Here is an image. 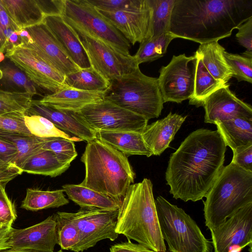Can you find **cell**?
<instances>
[{"label":"cell","instance_id":"30bf717a","mask_svg":"<svg viewBox=\"0 0 252 252\" xmlns=\"http://www.w3.org/2000/svg\"><path fill=\"white\" fill-rule=\"evenodd\" d=\"M66 213L79 233L78 243L71 250L74 252H82L101 240L108 239L113 241L118 237L116 230L118 210L86 208Z\"/></svg>","mask_w":252,"mask_h":252},{"label":"cell","instance_id":"7bdbcfd3","mask_svg":"<svg viewBox=\"0 0 252 252\" xmlns=\"http://www.w3.org/2000/svg\"><path fill=\"white\" fill-rule=\"evenodd\" d=\"M17 31L19 30L10 19L2 0H0V53L6 51L10 35Z\"/></svg>","mask_w":252,"mask_h":252},{"label":"cell","instance_id":"5bb4252c","mask_svg":"<svg viewBox=\"0 0 252 252\" xmlns=\"http://www.w3.org/2000/svg\"><path fill=\"white\" fill-rule=\"evenodd\" d=\"M16 32L21 38V43L34 50L43 60L64 76L80 69L43 22Z\"/></svg>","mask_w":252,"mask_h":252},{"label":"cell","instance_id":"44dd1931","mask_svg":"<svg viewBox=\"0 0 252 252\" xmlns=\"http://www.w3.org/2000/svg\"><path fill=\"white\" fill-rule=\"evenodd\" d=\"M187 117L170 112L164 118L145 126L141 134L153 155L159 156L169 147Z\"/></svg>","mask_w":252,"mask_h":252},{"label":"cell","instance_id":"db71d44e","mask_svg":"<svg viewBox=\"0 0 252 252\" xmlns=\"http://www.w3.org/2000/svg\"><path fill=\"white\" fill-rule=\"evenodd\" d=\"M63 252V250H59V251H57V252Z\"/></svg>","mask_w":252,"mask_h":252},{"label":"cell","instance_id":"bcb514c9","mask_svg":"<svg viewBox=\"0 0 252 252\" xmlns=\"http://www.w3.org/2000/svg\"><path fill=\"white\" fill-rule=\"evenodd\" d=\"M231 162L242 169L252 172V145L233 152Z\"/></svg>","mask_w":252,"mask_h":252},{"label":"cell","instance_id":"816d5d0a","mask_svg":"<svg viewBox=\"0 0 252 252\" xmlns=\"http://www.w3.org/2000/svg\"><path fill=\"white\" fill-rule=\"evenodd\" d=\"M0 252H38L35 251L30 250H14L11 249H5L0 250Z\"/></svg>","mask_w":252,"mask_h":252},{"label":"cell","instance_id":"7a4b0ae2","mask_svg":"<svg viewBox=\"0 0 252 252\" xmlns=\"http://www.w3.org/2000/svg\"><path fill=\"white\" fill-rule=\"evenodd\" d=\"M252 18V0H176L169 32L199 43L219 41Z\"/></svg>","mask_w":252,"mask_h":252},{"label":"cell","instance_id":"ab89813d","mask_svg":"<svg viewBox=\"0 0 252 252\" xmlns=\"http://www.w3.org/2000/svg\"><path fill=\"white\" fill-rule=\"evenodd\" d=\"M42 149L54 153L63 162L70 164L77 156L74 142L62 137H49Z\"/></svg>","mask_w":252,"mask_h":252},{"label":"cell","instance_id":"4316f807","mask_svg":"<svg viewBox=\"0 0 252 252\" xmlns=\"http://www.w3.org/2000/svg\"><path fill=\"white\" fill-rule=\"evenodd\" d=\"M69 199L81 208H97L106 210H118L120 207L113 199L78 185L65 184L62 186Z\"/></svg>","mask_w":252,"mask_h":252},{"label":"cell","instance_id":"11a10c76","mask_svg":"<svg viewBox=\"0 0 252 252\" xmlns=\"http://www.w3.org/2000/svg\"></svg>","mask_w":252,"mask_h":252},{"label":"cell","instance_id":"ee69618b","mask_svg":"<svg viewBox=\"0 0 252 252\" xmlns=\"http://www.w3.org/2000/svg\"><path fill=\"white\" fill-rule=\"evenodd\" d=\"M238 31L236 37L238 43L245 47L246 50L243 56L252 58V18L237 28Z\"/></svg>","mask_w":252,"mask_h":252},{"label":"cell","instance_id":"7402d4cb","mask_svg":"<svg viewBox=\"0 0 252 252\" xmlns=\"http://www.w3.org/2000/svg\"><path fill=\"white\" fill-rule=\"evenodd\" d=\"M104 97V92L85 91L68 86L36 101L57 110L76 113L88 105L103 100Z\"/></svg>","mask_w":252,"mask_h":252},{"label":"cell","instance_id":"d6a6232c","mask_svg":"<svg viewBox=\"0 0 252 252\" xmlns=\"http://www.w3.org/2000/svg\"><path fill=\"white\" fill-rule=\"evenodd\" d=\"M176 37L169 32L140 43L134 55L137 63L139 65L144 63L152 62L163 56L170 43Z\"/></svg>","mask_w":252,"mask_h":252},{"label":"cell","instance_id":"6da1fadb","mask_svg":"<svg viewBox=\"0 0 252 252\" xmlns=\"http://www.w3.org/2000/svg\"><path fill=\"white\" fill-rule=\"evenodd\" d=\"M226 148L218 130L190 133L170 155L165 172L173 197L185 202L205 197L223 167Z\"/></svg>","mask_w":252,"mask_h":252},{"label":"cell","instance_id":"2e32d148","mask_svg":"<svg viewBox=\"0 0 252 252\" xmlns=\"http://www.w3.org/2000/svg\"><path fill=\"white\" fill-rule=\"evenodd\" d=\"M215 252H240L248 246L252 252V203L211 231Z\"/></svg>","mask_w":252,"mask_h":252},{"label":"cell","instance_id":"f5cc1de1","mask_svg":"<svg viewBox=\"0 0 252 252\" xmlns=\"http://www.w3.org/2000/svg\"><path fill=\"white\" fill-rule=\"evenodd\" d=\"M9 227H7V226H3V225H0V231L3 230H4V229H7V228H8Z\"/></svg>","mask_w":252,"mask_h":252},{"label":"cell","instance_id":"ac0fdd59","mask_svg":"<svg viewBox=\"0 0 252 252\" xmlns=\"http://www.w3.org/2000/svg\"><path fill=\"white\" fill-rule=\"evenodd\" d=\"M228 84L219 88L204 100V122L215 124L217 121L237 115L252 117V108L232 92Z\"/></svg>","mask_w":252,"mask_h":252},{"label":"cell","instance_id":"9c48e42d","mask_svg":"<svg viewBox=\"0 0 252 252\" xmlns=\"http://www.w3.org/2000/svg\"><path fill=\"white\" fill-rule=\"evenodd\" d=\"M63 19L130 55V44L117 29L87 0H64Z\"/></svg>","mask_w":252,"mask_h":252},{"label":"cell","instance_id":"83f0119b","mask_svg":"<svg viewBox=\"0 0 252 252\" xmlns=\"http://www.w3.org/2000/svg\"><path fill=\"white\" fill-rule=\"evenodd\" d=\"M62 162L52 152L41 149L29 158L23 164V172L55 177L70 167Z\"/></svg>","mask_w":252,"mask_h":252},{"label":"cell","instance_id":"f6af8a7d","mask_svg":"<svg viewBox=\"0 0 252 252\" xmlns=\"http://www.w3.org/2000/svg\"><path fill=\"white\" fill-rule=\"evenodd\" d=\"M17 156L18 151L13 145L0 139V169L14 165Z\"/></svg>","mask_w":252,"mask_h":252},{"label":"cell","instance_id":"836d02e7","mask_svg":"<svg viewBox=\"0 0 252 252\" xmlns=\"http://www.w3.org/2000/svg\"><path fill=\"white\" fill-rule=\"evenodd\" d=\"M24 121L31 133L40 138L62 137L73 142L82 141L58 128L47 119L36 114H25Z\"/></svg>","mask_w":252,"mask_h":252},{"label":"cell","instance_id":"d6986e66","mask_svg":"<svg viewBox=\"0 0 252 252\" xmlns=\"http://www.w3.org/2000/svg\"><path fill=\"white\" fill-rule=\"evenodd\" d=\"M41 116L52 122L58 128L87 142L97 139L96 131L92 129L74 112L57 110L41 105L32 100L27 112Z\"/></svg>","mask_w":252,"mask_h":252},{"label":"cell","instance_id":"ba28073f","mask_svg":"<svg viewBox=\"0 0 252 252\" xmlns=\"http://www.w3.org/2000/svg\"><path fill=\"white\" fill-rule=\"evenodd\" d=\"M65 21L77 33L91 66L109 81L118 79L139 67L134 56L125 55L74 24Z\"/></svg>","mask_w":252,"mask_h":252},{"label":"cell","instance_id":"ffe728a7","mask_svg":"<svg viewBox=\"0 0 252 252\" xmlns=\"http://www.w3.org/2000/svg\"><path fill=\"white\" fill-rule=\"evenodd\" d=\"M43 23L79 68L84 69L91 66L77 33L61 15H47L45 17Z\"/></svg>","mask_w":252,"mask_h":252},{"label":"cell","instance_id":"74e56055","mask_svg":"<svg viewBox=\"0 0 252 252\" xmlns=\"http://www.w3.org/2000/svg\"><path fill=\"white\" fill-rule=\"evenodd\" d=\"M0 79L16 88V91L24 92L32 96L37 94L35 85L18 67L6 64L0 67Z\"/></svg>","mask_w":252,"mask_h":252},{"label":"cell","instance_id":"277c9868","mask_svg":"<svg viewBox=\"0 0 252 252\" xmlns=\"http://www.w3.org/2000/svg\"><path fill=\"white\" fill-rule=\"evenodd\" d=\"M81 161L85 175L79 185L109 196L120 206L135 176L127 156L97 138L87 142Z\"/></svg>","mask_w":252,"mask_h":252},{"label":"cell","instance_id":"e575fe53","mask_svg":"<svg viewBox=\"0 0 252 252\" xmlns=\"http://www.w3.org/2000/svg\"><path fill=\"white\" fill-rule=\"evenodd\" d=\"M176 0H148L153 9L152 37L169 32L172 11Z\"/></svg>","mask_w":252,"mask_h":252},{"label":"cell","instance_id":"f1b7e54d","mask_svg":"<svg viewBox=\"0 0 252 252\" xmlns=\"http://www.w3.org/2000/svg\"><path fill=\"white\" fill-rule=\"evenodd\" d=\"M0 139L15 147L18 156L15 165L22 169L29 158L42 149L48 138H40L0 129Z\"/></svg>","mask_w":252,"mask_h":252},{"label":"cell","instance_id":"603a6c76","mask_svg":"<svg viewBox=\"0 0 252 252\" xmlns=\"http://www.w3.org/2000/svg\"><path fill=\"white\" fill-rule=\"evenodd\" d=\"M215 125L226 146L233 152L252 145V117L237 115Z\"/></svg>","mask_w":252,"mask_h":252},{"label":"cell","instance_id":"8fae6325","mask_svg":"<svg viewBox=\"0 0 252 252\" xmlns=\"http://www.w3.org/2000/svg\"><path fill=\"white\" fill-rule=\"evenodd\" d=\"M196 57L185 54L173 55L159 70L158 84L163 103H180L190 99L194 89Z\"/></svg>","mask_w":252,"mask_h":252},{"label":"cell","instance_id":"f546056e","mask_svg":"<svg viewBox=\"0 0 252 252\" xmlns=\"http://www.w3.org/2000/svg\"><path fill=\"white\" fill-rule=\"evenodd\" d=\"M63 189L44 190L28 188L21 207L27 210H38L58 208L69 203L65 197Z\"/></svg>","mask_w":252,"mask_h":252},{"label":"cell","instance_id":"7c38bea8","mask_svg":"<svg viewBox=\"0 0 252 252\" xmlns=\"http://www.w3.org/2000/svg\"><path fill=\"white\" fill-rule=\"evenodd\" d=\"M76 113L96 131L141 132L148 122L146 118L106 100L88 105Z\"/></svg>","mask_w":252,"mask_h":252},{"label":"cell","instance_id":"681fc988","mask_svg":"<svg viewBox=\"0 0 252 252\" xmlns=\"http://www.w3.org/2000/svg\"><path fill=\"white\" fill-rule=\"evenodd\" d=\"M22 173V170L15 165L6 169H0V184L6 185L9 181Z\"/></svg>","mask_w":252,"mask_h":252},{"label":"cell","instance_id":"4dcf8cb0","mask_svg":"<svg viewBox=\"0 0 252 252\" xmlns=\"http://www.w3.org/2000/svg\"><path fill=\"white\" fill-rule=\"evenodd\" d=\"M196 57L194 89L189 104L196 107L202 106L205 99L212 93L226 85L215 79L204 66L202 59L195 52Z\"/></svg>","mask_w":252,"mask_h":252},{"label":"cell","instance_id":"cb8c5ba5","mask_svg":"<svg viewBox=\"0 0 252 252\" xmlns=\"http://www.w3.org/2000/svg\"><path fill=\"white\" fill-rule=\"evenodd\" d=\"M97 138L121 152L126 156L153 155L146 145L141 132L132 131H96Z\"/></svg>","mask_w":252,"mask_h":252},{"label":"cell","instance_id":"e0dca14e","mask_svg":"<svg viewBox=\"0 0 252 252\" xmlns=\"http://www.w3.org/2000/svg\"><path fill=\"white\" fill-rule=\"evenodd\" d=\"M7 244L9 249L14 250L53 252L57 244L54 214L27 228L15 229L11 227L9 230Z\"/></svg>","mask_w":252,"mask_h":252},{"label":"cell","instance_id":"c3c4849f","mask_svg":"<svg viewBox=\"0 0 252 252\" xmlns=\"http://www.w3.org/2000/svg\"><path fill=\"white\" fill-rule=\"evenodd\" d=\"M110 252H156L139 244L128 241L113 245Z\"/></svg>","mask_w":252,"mask_h":252},{"label":"cell","instance_id":"52a82bcc","mask_svg":"<svg viewBox=\"0 0 252 252\" xmlns=\"http://www.w3.org/2000/svg\"><path fill=\"white\" fill-rule=\"evenodd\" d=\"M155 203L161 235L170 252H212L211 242L183 209L161 196Z\"/></svg>","mask_w":252,"mask_h":252},{"label":"cell","instance_id":"484cf974","mask_svg":"<svg viewBox=\"0 0 252 252\" xmlns=\"http://www.w3.org/2000/svg\"><path fill=\"white\" fill-rule=\"evenodd\" d=\"M225 51L218 41L215 40L201 44L196 52L210 74L217 80L227 84L233 73L225 59Z\"/></svg>","mask_w":252,"mask_h":252},{"label":"cell","instance_id":"7dc6e473","mask_svg":"<svg viewBox=\"0 0 252 252\" xmlns=\"http://www.w3.org/2000/svg\"><path fill=\"white\" fill-rule=\"evenodd\" d=\"M96 9L106 11H114L130 5L133 0H87Z\"/></svg>","mask_w":252,"mask_h":252},{"label":"cell","instance_id":"f907efd6","mask_svg":"<svg viewBox=\"0 0 252 252\" xmlns=\"http://www.w3.org/2000/svg\"><path fill=\"white\" fill-rule=\"evenodd\" d=\"M11 227L0 231V250L9 249L7 241L8 238L9 230Z\"/></svg>","mask_w":252,"mask_h":252},{"label":"cell","instance_id":"d590c367","mask_svg":"<svg viewBox=\"0 0 252 252\" xmlns=\"http://www.w3.org/2000/svg\"><path fill=\"white\" fill-rule=\"evenodd\" d=\"M32 97L26 92L0 88V115L14 113L26 114L32 106Z\"/></svg>","mask_w":252,"mask_h":252},{"label":"cell","instance_id":"d4e9b609","mask_svg":"<svg viewBox=\"0 0 252 252\" xmlns=\"http://www.w3.org/2000/svg\"><path fill=\"white\" fill-rule=\"evenodd\" d=\"M10 19L19 30L43 22L45 14L38 0H2Z\"/></svg>","mask_w":252,"mask_h":252},{"label":"cell","instance_id":"5b68a950","mask_svg":"<svg viewBox=\"0 0 252 252\" xmlns=\"http://www.w3.org/2000/svg\"><path fill=\"white\" fill-rule=\"evenodd\" d=\"M205 197V225L211 231L252 203V172L231 162L223 166Z\"/></svg>","mask_w":252,"mask_h":252},{"label":"cell","instance_id":"4fadbf2b","mask_svg":"<svg viewBox=\"0 0 252 252\" xmlns=\"http://www.w3.org/2000/svg\"><path fill=\"white\" fill-rule=\"evenodd\" d=\"M5 57L35 85L51 94L67 87L65 76L54 68L33 49L21 44L6 50Z\"/></svg>","mask_w":252,"mask_h":252},{"label":"cell","instance_id":"3957f363","mask_svg":"<svg viewBox=\"0 0 252 252\" xmlns=\"http://www.w3.org/2000/svg\"><path fill=\"white\" fill-rule=\"evenodd\" d=\"M116 230L156 252H166L150 179L129 186L118 209Z\"/></svg>","mask_w":252,"mask_h":252},{"label":"cell","instance_id":"1f68e13d","mask_svg":"<svg viewBox=\"0 0 252 252\" xmlns=\"http://www.w3.org/2000/svg\"><path fill=\"white\" fill-rule=\"evenodd\" d=\"M64 82L69 87L89 92H104L110 84L92 66L65 75Z\"/></svg>","mask_w":252,"mask_h":252},{"label":"cell","instance_id":"8992f818","mask_svg":"<svg viewBox=\"0 0 252 252\" xmlns=\"http://www.w3.org/2000/svg\"><path fill=\"white\" fill-rule=\"evenodd\" d=\"M104 100L141 116L148 121L159 116L163 102L158 78L144 74L139 67L110 81Z\"/></svg>","mask_w":252,"mask_h":252},{"label":"cell","instance_id":"9a60e30c","mask_svg":"<svg viewBox=\"0 0 252 252\" xmlns=\"http://www.w3.org/2000/svg\"><path fill=\"white\" fill-rule=\"evenodd\" d=\"M96 9L133 45L151 38L153 9L148 0H133L128 6L114 11Z\"/></svg>","mask_w":252,"mask_h":252},{"label":"cell","instance_id":"8d00e7d4","mask_svg":"<svg viewBox=\"0 0 252 252\" xmlns=\"http://www.w3.org/2000/svg\"><path fill=\"white\" fill-rule=\"evenodd\" d=\"M56 221L57 244L62 250H71L79 241L78 229L66 212L54 214Z\"/></svg>","mask_w":252,"mask_h":252},{"label":"cell","instance_id":"f35d334b","mask_svg":"<svg viewBox=\"0 0 252 252\" xmlns=\"http://www.w3.org/2000/svg\"><path fill=\"white\" fill-rule=\"evenodd\" d=\"M226 62L238 82L252 83V58L226 51L223 52Z\"/></svg>","mask_w":252,"mask_h":252},{"label":"cell","instance_id":"b9f144b4","mask_svg":"<svg viewBox=\"0 0 252 252\" xmlns=\"http://www.w3.org/2000/svg\"><path fill=\"white\" fill-rule=\"evenodd\" d=\"M5 187V185L0 184V225L12 227L17 219V213L14 204L6 193Z\"/></svg>","mask_w":252,"mask_h":252},{"label":"cell","instance_id":"60d3db41","mask_svg":"<svg viewBox=\"0 0 252 252\" xmlns=\"http://www.w3.org/2000/svg\"><path fill=\"white\" fill-rule=\"evenodd\" d=\"M25 115L23 113H14L0 115V129L32 135L26 126Z\"/></svg>","mask_w":252,"mask_h":252}]
</instances>
